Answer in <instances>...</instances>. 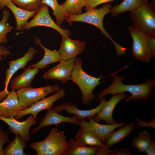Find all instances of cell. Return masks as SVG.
<instances>
[{
	"label": "cell",
	"instance_id": "1",
	"mask_svg": "<svg viewBox=\"0 0 155 155\" xmlns=\"http://www.w3.org/2000/svg\"><path fill=\"white\" fill-rule=\"evenodd\" d=\"M113 79L111 85L103 89L98 94L97 100H100L105 95H112L127 92L131 95L128 97L126 101H136L140 100H147L151 98L153 89L155 86V81L152 80H146L145 83L135 85H126L123 84L122 80L125 78L118 77L113 74Z\"/></svg>",
	"mask_w": 155,
	"mask_h": 155
},
{
	"label": "cell",
	"instance_id": "2",
	"mask_svg": "<svg viewBox=\"0 0 155 155\" xmlns=\"http://www.w3.org/2000/svg\"><path fill=\"white\" fill-rule=\"evenodd\" d=\"M112 7L113 5L111 3H107L99 9L94 8L88 10L83 13L68 16L65 20L70 25L73 22H80L92 25L96 27L106 38L112 41L115 46L117 55L119 56L126 53V48L115 42L105 30L103 26L104 17L106 14L110 13Z\"/></svg>",
	"mask_w": 155,
	"mask_h": 155
},
{
	"label": "cell",
	"instance_id": "3",
	"mask_svg": "<svg viewBox=\"0 0 155 155\" xmlns=\"http://www.w3.org/2000/svg\"><path fill=\"white\" fill-rule=\"evenodd\" d=\"M64 131L53 128L44 139L31 144L37 155H65L68 143Z\"/></svg>",
	"mask_w": 155,
	"mask_h": 155
},
{
	"label": "cell",
	"instance_id": "4",
	"mask_svg": "<svg viewBox=\"0 0 155 155\" xmlns=\"http://www.w3.org/2000/svg\"><path fill=\"white\" fill-rule=\"evenodd\" d=\"M82 60L76 57L70 80L79 88L82 94L83 104L88 105L95 98L93 90L100 84L101 78L93 77L86 73L82 69Z\"/></svg>",
	"mask_w": 155,
	"mask_h": 155
},
{
	"label": "cell",
	"instance_id": "5",
	"mask_svg": "<svg viewBox=\"0 0 155 155\" xmlns=\"http://www.w3.org/2000/svg\"><path fill=\"white\" fill-rule=\"evenodd\" d=\"M130 13L134 27L146 35L155 34V0L145 2Z\"/></svg>",
	"mask_w": 155,
	"mask_h": 155
},
{
	"label": "cell",
	"instance_id": "6",
	"mask_svg": "<svg viewBox=\"0 0 155 155\" xmlns=\"http://www.w3.org/2000/svg\"><path fill=\"white\" fill-rule=\"evenodd\" d=\"M59 89V86L55 84L36 88L30 86L20 89L16 92L19 101L25 109Z\"/></svg>",
	"mask_w": 155,
	"mask_h": 155
},
{
	"label": "cell",
	"instance_id": "7",
	"mask_svg": "<svg viewBox=\"0 0 155 155\" xmlns=\"http://www.w3.org/2000/svg\"><path fill=\"white\" fill-rule=\"evenodd\" d=\"M129 34L133 40L131 53L135 59L148 62L155 57L150 50L147 44V35L141 32L133 26L128 27Z\"/></svg>",
	"mask_w": 155,
	"mask_h": 155
},
{
	"label": "cell",
	"instance_id": "8",
	"mask_svg": "<svg viewBox=\"0 0 155 155\" xmlns=\"http://www.w3.org/2000/svg\"><path fill=\"white\" fill-rule=\"evenodd\" d=\"M33 18L24 26L21 30H28L38 26H44L51 28L58 32L62 36L69 37L71 32L69 30L64 29L55 23L50 14L49 6L43 4Z\"/></svg>",
	"mask_w": 155,
	"mask_h": 155
},
{
	"label": "cell",
	"instance_id": "9",
	"mask_svg": "<svg viewBox=\"0 0 155 155\" xmlns=\"http://www.w3.org/2000/svg\"><path fill=\"white\" fill-rule=\"evenodd\" d=\"M47 110L39 125L32 130L31 132L32 135L36 134L43 127L52 125L57 126L62 123H67L76 125H80L81 120L75 115H74L72 117L63 116L52 107Z\"/></svg>",
	"mask_w": 155,
	"mask_h": 155
},
{
	"label": "cell",
	"instance_id": "10",
	"mask_svg": "<svg viewBox=\"0 0 155 155\" xmlns=\"http://www.w3.org/2000/svg\"><path fill=\"white\" fill-rule=\"evenodd\" d=\"M14 117H5L0 116V120L8 125L10 132L13 133L15 135H19L26 141H30V129L32 126L36 124V116L31 114L27 119L22 122L18 121Z\"/></svg>",
	"mask_w": 155,
	"mask_h": 155
},
{
	"label": "cell",
	"instance_id": "11",
	"mask_svg": "<svg viewBox=\"0 0 155 155\" xmlns=\"http://www.w3.org/2000/svg\"><path fill=\"white\" fill-rule=\"evenodd\" d=\"M75 58L62 60L58 64L45 72L43 75V78L46 80H57L66 84L70 80Z\"/></svg>",
	"mask_w": 155,
	"mask_h": 155
},
{
	"label": "cell",
	"instance_id": "12",
	"mask_svg": "<svg viewBox=\"0 0 155 155\" xmlns=\"http://www.w3.org/2000/svg\"><path fill=\"white\" fill-rule=\"evenodd\" d=\"M57 92L55 94L47 98H44L32 104L28 108L18 112L14 117L15 119L18 120L28 114L36 116L40 111L52 108L54 102L63 98L65 95V90L63 89H59Z\"/></svg>",
	"mask_w": 155,
	"mask_h": 155
},
{
	"label": "cell",
	"instance_id": "13",
	"mask_svg": "<svg viewBox=\"0 0 155 155\" xmlns=\"http://www.w3.org/2000/svg\"><path fill=\"white\" fill-rule=\"evenodd\" d=\"M88 121L84 119L81 120L79 125L92 132L104 145L107 137L111 132L125 124V122H123L111 125L102 124L96 121L93 117H88Z\"/></svg>",
	"mask_w": 155,
	"mask_h": 155
},
{
	"label": "cell",
	"instance_id": "14",
	"mask_svg": "<svg viewBox=\"0 0 155 155\" xmlns=\"http://www.w3.org/2000/svg\"><path fill=\"white\" fill-rule=\"evenodd\" d=\"M100 101L99 104L96 107L89 110L79 109L75 104L66 103L59 105L54 108L59 113L65 111L67 113L73 114L81 120L90 117H94L104 107L107 103L106 98L103 97Z\"/></svg>",
	"mask_w": 155,
	"mask_h": 155
},
{
	"label": "cell",
	"instance_id": "15",
	"mask_svg": "<svg viewBox=\"0 0 155 155\" xmlns=\"http://www.w3.org/2000/svg\"><path fill=\"white\" fill-rule=\"evenodd\" d=\"M61 43L58 50L62 60L75 58L84 51L87 42L80 40H73L69 37L62 36Z\"/></svg>",
	"mask_w": 155,
	"mask_h": 155
},
{
	"label": "cell",
	"instance_id": "16",
	"mask_svg": "<svg viewBox=\"0 0 155 155\" xmlns=\"http://www.w3.org/2000/svg\"><path fill=\"white\" fill-rule=\"evenodd\" d=\"M37 52V50L31 46L23 57L8 61L9 67L5 71L6 76L4 82L5 88L2 91L5 94L7 95L9 92L7 88L12 76L19 69L24 68L28 63L33 59L34 55Z\"/></svg>",
	"mask_w": 155,
	"mask_h": 155
},
{
	"label": "cell",
	"instance_id": "17",
	"mask_svg": "<svg viewBox=\"0 0 155 155\" xmlns=\"http://www.w3.org/2000/svg\"><path fill=\"white\" fill-rule=\"evenodd\" d=\"M127 97V95L125 93L113 95L111 99L107 101L104 107L94 117V120L98 122L104 121L106 124L108 125L113 124L117 123L113 118V111L118 103Z\"/></svg>",
	"mask_w": 155,
	"mask_h": 155
},
{
	"label": "cell",
	"instance_id": "18",
	"mask_svg": "<svg viewBox=\"0 0 155 155\" xmlns=\"http://www.w3.org/2000/svg\"><path fill=\"white\" fill-rule=\"evenodd\" d=\"M25 109L19 101L16 92L12 90L0 102V116L5 117H14L17 113Z\"/></svg>",
	"mask_w": 155,
	"mask_h": 155
},
{
	"label": "cell",
	"instance_id": "19",
	"mask_svg": "<svg viewBox=\"0 0 155 155\" xmlns=\"http://www.w3.org/2000/svg\"><path fill=\"white\" fill-rule=\"evenodd\" d=\"M135 121L124 125L116 131H113L107 137L104 147L109 149L115 144L120 142L129 136L135 128Z\"/></svg>",
	"mask_w": 155,
	"mask_h": 155
},
{
	"label": "cell",
	"instance_id": "20",
	"mask_svg": "<svg viewBox=\"0 0 155 155\" xmlns=\"http://www.w3.org/2000/svg\"><path fill=\"white\" fill-rule=\"evenodd\" d=\"M39 69L31 68L29 66L21 74L17 75L12 80L10 88L13 90L31 86L32 81L38 73Z\"/></svg>",
	"mask_w": 155,
	"mask_h": 155
},
{
	"label": "cell",
	"instance_id": "21",
	"mask_svg": "<svg viewBox=\"0 0 155 155\" xmlns=\"http://www.w3.org/2000/svg\"><path fill=\"white\" fill-rule=\"evenodd\" d=\"M35 43L41 46L44 51L42 58L38 62L30 65L31 68L38 69H45L47 65L53 63L60 62L62 60L59 50H51L44 47L41 43V41L38 37L34 39Z\"/></svg>",
	"mask_w": 155,
	"mask_h": 155
},
{
	"label": "cell",
	"instance_id": "22",
	"mask_svg": "<svg viewBox=\"0 0 155 155\" xmlns=\"http://www.w3.org/2000/svg\"><path fill=\"white\" fill-rule=\"evenodd\" d=\"M75 140L86 146L104 147L103 143L94 133L81 126L76 133Z\"/></svg>",
	"mask_w": 155,
	"mask_h": 155
},
{
	"label": "cell",
	"instance_id": "23",
	"mask_svg": "<svg viewBox=\"0 0 155 155\" xmlns=\"http://www.w3.org/2000/svg\"><path fill=\"white\" fill-rule=\"evenodd\" d=\"M6 7L10 9L14 16L16 21V29L18 30H21L28 23V20L34 16L38 11H28L23 9L17 6L11 1Z\"/></svg>",
	"mask_w": 155,
	"mask_h": 155
},
{
	"label": "cell",
	"instance_id": "24",
	"mask_svg": "<svg viewBox=\"0 0 155 155\" xmlns=\"http://www.w3.org/2000/svg\"><path fill=\"white\" fill-rule=\"evenodd\" d=\"M67 150L65 155H94L100 147L84 145L70 137L69 138Z\"/></svg>",
	"mask_w": 155,
	"mask_h": 155
},
{
	"label": "cell",
	"instance_id": "25",
	"mask_svg": "<svg viewBox=\"0 0 155 155\" xmlns=\"http://www.w3.org/2000/svg\"><path fill=\"white\" fill-rule=\"evenodd\" d=\"M148 1V0H123L119 4L113 6L110 13L113 16L115 17L119 13L133 11Z\"/></svg>",
	"mask_w": 155,
	"mask_h": 155
},
{
	"label": "cell",
	"instance_id": "26",
	"mask_svg": "<svg viewBox=\"0 0 155 155\" xmlns=\"http://www.w3.org/2000/svg\"><path fill=\"white\" fill-rule=\"evenodd\" d=\"M27 147L26 141L18 135H15L13 141L9 142L3 149V155H26L24 150Z\"/></svg>",
	"mask_w": 155,
	"mask_h": 155
},
{
	"label": "cell",
	"instance_id": "27",
	"mask_svg": "<svg viewBox=\"0 0 155 155\" xmlns=\"http://www.w3.org/2000/svg\"><path fill=\"white\" fill-rule=\"evenodd\" d=\"M152 140L150 132L146 130L139 132L137 136L133 137L131 142L132 147L140 152H144Z\"/></svg>",
	"mask_w": 155,
	"mask_h": 155
},
{
	"label": "cell",
	"instance_id": "28",
	"mask_svg": "<svg viewBox=\"0 0 155 155\" xmlns=\"http://www.w3.org/2000/svg\"><path fill=\"white\" fill-rule=\"evenodd\" d=\"M42 3L52 9L53 14L56 18V23L61 26L68 16L61 5L59 4L57 0H42Z\"/></svg>",
	"mask_w": 155,
	"mask_h": 155
},
{
	"label": "cell",
	"instance_id": "29",
	"mask_svg": "<svg viewBox=\"0 0 155 155\" xmlns=\"http://www.w3.org/2000/svg\"><path fill=\"white\" fill-rule=\"evenodd\" d=\"M61 5L67 16L78 15L82 13L85 0H66Z\"/></svg>",
	"mask_w": 155,
	"mask_h": 155
},
{
	"label": "cell",
	"instance_id": "30",
	"mask_svg": "<svg viewBox=\"0 0 155 155\" xmlns=\"http://www.w3.org/2000/svg\"><path fill=\"white\" fill-rule=\"evenodd\" d=\"M9 17V11L4 10L2 18L0 21V45L2 43L7 42V34L11 32L13 28V26L9 25L7 23Z\"/></svg>",
	"mask_w": 155,
	"mask_h": 155
},
{
	"label": "cell",
	"instance_id": "31",
	"mask_svg": "<svg viewBox=\"0 0 155 155\" xmlns=\"http://www.w3.org/2000/svg\"><path fill=\"white\" fill-rule=\"evenodd\" d=\"M19 7L28 11H38L42 4V0H11Z\"/></svg>",
	"mask_w": 155,
	"mask_h": 155
},
{
	"label": "cell",
	"instance_id": "32",
	"mask_svg": "<svg viewBox=\"0 0 155 155\" xmlns=\"http://www.w3.org/2000/svg\"><path fill=\"white\" fill-rule=\"evenodd\" d=\"M115 0H85L86 10L94 9L99 5L109 3Z\"/></svg>",
	"mask_w": 155,
	"mask_h": 155
},
{
	"label": "cell",
	"instance_id": "33",
	"mask_svg": "<svg viewBox=\"0 0 155 155\" xmlns=\"http://www.w3.org/2000/svg\"><path fill=\"white\" fill-rule=\"evenodd\" d=\"M135 121H137V123H135V127L138 126L137 128H140L144 127H150L153 128H155V117L152 118L150 120L149 122H146L140 120L138 117H135Z\"/></svg>",
	"mask_w": 155,
	"mask_h": 155
},
{
	"label": "cell",
	"instance_id": "34",
	"mask_svg": "<svg viewBox=\"0 0 155 155\" xmlns=\"http://www.w3.org/2000/svg\"><path fill=\"white\" fill-rule=\"evenodd\" d=\"M9 141L7 133L0 129V155H3V147L4 144Z\"/></svg>",
	"mask_w": 155,
	"mask_h": 155
},
{
	"label": "cell",
	"instance_id": "35",
	"mask_svg": "<svg viewBox=\"0 0 155 155\" xmlns=\"http://www.w3.org/2000/svg\"><path fill=\"white\" fill-rule=\"evenodd\" d=\"M131 153L130 148H115L111 152L110 155H131Z\"/></svg>",
	"mask_w": 155,
	"mask_h": 155
},
{
	"label": "cell",
	"instance_id": "36",
	"mask_svg": "<svg viewBox=\"0 0 155 155\" xmlns=\"http://www.w3.org/2000/svg\"><path fill=\"white\" fill-rule=\"evenodd\" d=\"M147 42L150 50L155 56V34L147 35Z\"/></svg>",
	"mask_w": 155,
	"mask_h": 155
},
{
	"label": "cell",
	"instance_id": "37",
	"mask_svg": "<svg viewBox=\"0 0 155 155\" xmlns=\"http://www.w3.org/2000/svg\"><path fill=\"white\" fill-rule=\"evenodd\" d=\"M147 155H155V138H154L145 150V152Z\"/></svg>",
	"mask_w": 155,
	"mask_h": 155
},
{
	"label": "cell",
	"instance_id": "38",
	"mask_svg": "<svg viewBox=\"0 0 155 155\" xmlns=\"http://www.w3.org/2000/svg\"><path fill=\"white\" fill-rule=\"evenodd\" d=\"M10 51L4 45L0 46V61L6 58L10 54Z\"/></svg>",
	"mask_w": 155,
	"mask_h": 155
},
{
	"label": "cell",
	"instance_id": "39",
	"mask_svg": "<svg viewBox=\"0 0 155 155\" xmlns=\"http://www.w3.org/2000/svg\"><path fill=\"white\" fill-rule=\"evenodd\" d=\"M111 150L106 149L105 147H100L96 155H110Z\"/></svg>",
	"mask_w": 155,
	"mask_h": 155
},
{
	"label": "cell",
	"instance_id": "40",
	"mask_svg": "<svg viewBox=\"0 0 155 155\" xmlns=\"http://www.w3.org/2000/svg\"><path fill=\"white\" fill-rule=\"evenodd\" d=\"M11 0H0V10L3 9Z\"/></svg>",
	"mask_w": 155,
	"mask_h": 155
}]
</instances>
